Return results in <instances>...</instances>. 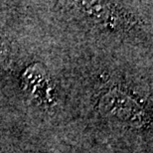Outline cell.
<instances>
[{
  "label": "cell",
  "instance_id": "obj_1",
  "mask_svg": "<svg viewBox=\"0 0 153 153\" xmlns=\"http://www.w3.org/2000/svg\"><path fill=\"white\" fill-rule=\"evenodd\" d=\"M99 109L103 115L131 127H142L149 120L143 106L125 91L114 88L100 100Z\"/></svg>",
  "mask_w": 153,
  "mask_h": 153
},
{
  "label": "cell",
  "instance_id": "obj_2",
  "mask_svg": "<svg viewBox=\"0 0 153 153\" xmlns=\"http://www.w3.org/2000/svg\"><path fill=\"white\" fill-rule=\"evenodd\" d=\"M82 8L88 16H91L102 25L109 26L111 28L119 27L122 24V16L117 13V9L111 3L105 2H81Z\"/></svg>",
  "mask_w": 153,
  "mask_h": 153
},
{
  "label": "cell",
  "instance_id": "obj_3",
  "mask_svg": "<svg viewBox=\"0 0 153 153\" xmlns=\"http://www.w3.org/2000/svg\"><path fill=\"white\" fill-rule=\"evenodd\" d=\"M23 82L32 94H41L44 82H47L46 71L40 64L29 67L23 75Z\"/></svg>",
  "mask_w": 153,
  "mask_h": 153
},
{
  "label": "cell",
  "instance_id": "obj_4",
  "mask_svg": "<svg viewBox=\"0 0 153 153\" xmlns=\"http://www.w3.org/2000/svg\"><path fill=\"white\" fill-rule=\"evenodd\" d=\"M11 50L5 41L0 38V69L6 68L11 59Z\"/></svg>",
  "mask_w": 153,
  "mask_h": 153
}]
</instances>
